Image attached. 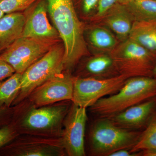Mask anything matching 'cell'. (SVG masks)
Returning <instances> with one entry per match:
<instances>
[{"label": "cell", "instance_id": "obj_1", "mask_svg": "<svg viewBox=\"0 0 156 156\" xmlns=\"http://www.w3.org/2000/svg\"><path fill=\"white\" fill-rule=\"evenodd\" d=\"M48 11L65 49L64 71L71 73L82 58L90 55L84 37L85 24L73 0H45Z\"/></svg>", "mask_w": 156, "mask_h": 156}, {"label": "cell", "instance_id": "obj_2", "mask_svg": "<svg viewBox=\"0 0 156 156\" xmlns=\"http://www.w3.org/2000/svg\"><path fill=\"white\" fill-rule=\"evenodd\" d=\"M72 104L66 100L36 107L26 98L15 105L12 121L19 134L61 137L63 122Z\"/></svg>", "mask_w": 156, "mask_h": 156}, {"label": "cell", "instance_id": "obj_3", "mask_svg": "<svg viewBox=\"0 0 156 156\" xmlns=\"http://www.w3.org/2000/svg\"><path fill=\"white\" fill-rule=\"evenodd\" d=\"M156 97V78H129L119 91L104 97L90 108L99 118H110L127 108Z\"/></svg>", "mask_w": 156, "mask_h": 156}, {"label": "cell", "instance_id": "obj_4", "mask_svg": "<svg viewBox=\"0 0 156 156\" xmlns=\"http://www.w3.org/2000/svg\"><path fill=\"white\" fill-rule=\"evenodd\" d=\"M140 133L119 127L108 118H99L89 133L90 150L93 155L100 156H109L121 149L131 150Z\"/></svg>", "mask_w": 156, "mask_h": 156}, {"label": "cell", "instance_id": "obj_5", "mask_svg": "<svg viewBox=\"0 0 156 156\" xmlns=\"http://www.w3.org/2000/svg\"><path fill=\"white\" fill-rule=\"evenodd\" d=\"M64 55V45L61 42L26 70L22 74L21 89L12 106L25 100L37 87L63 73Z\"/></svg>", "mask_w": 156, "mask_h": 156}, {"label": "cell", "instance_id": "obj_6", "mask_svg": "<svg viewBox=\"0 0 156 156\" xmlns=\"http://www.w3.org/2000/svg\"><path fill=\"white\" fill-rule=\"evenodd\" d=\"M109 53L119 74L153 77L156 56L133 40L120 42Z\"/></svg>", "mask_w": 156, "mask_h": 156}, {"label": "cell", "instance_id": "obj_7", "mask_svg": "<svg viewBox=\"0 0 156 156\" xmlns=\"http://www.w3.org/2000/svg\"><path fill=\"white\" fill-rule=\"evenodd\" d=\"M61 42L60 38L20 37L0 54V59L10 64L15 73L22 74L31 65Z\"/></svg>", "mask_w": 156, "mask_h": 156}, {"label": "cell", "instance_id": "obj_8", "mask_svg": "<svg viewBox=\"0 0 156 156\" xmlns=\"http://www.w3.org/2000/svg\"><path fill=\"white\" fill-rule=\"evenodd\" d=\"M123 75L97 79L73 76V103L81 107L90 108L106 95H112L122 87L128 79Z\"/></svg>", "mask_w": 156, "mask_h": 156}, {"label": "cell", "instance_id": "obj_9", "mask_svg": "<svg viewBox=\"0 0 156 156\" xmlns=\"http://www.w3.org/2000/svg\"><path fill=\"white\" fill-rule=\"evenodd\" d=\"M64 156L61 137L19 134L0 149V156Z\"/></svg>", "mask_w": 156, "mask_h": 156}, {"label": "cell", "instance_id": "obj_10", "mask_svg": "<svg viewBox=\"0 0 156 156\" xmlns=\"http://www.w3.org/2000/svg\"><path fill=\"white\" fill-rule=\"evenodd\" d=\"M87 108L72 104L63 123L62 140L66 156L86 155L85 134Z\"/></svg>", "mask_w": 156, "mask_h": 156}, {"label": "cell", "instance_id": "obj_11", "mask_svg": "<svg viewBox=\"0 0 156 156\" xmlns=\"http://www.w3.org/2000/svg\"><path fill=\"white\" fill-rule=\"evenodd\" d=\"M73 95V76L64 71L34 89L27 98L32 105L39 107L72 101Z\"/></svg>", "mask_w": 156, "mask_h": 156}, {"label": "cell", "instance_id": "obj_12", "mask_svg": "<svg viewBox=\"0 0 156 156\" xmlns=\"http://www.w3.org/2000/svg\"><path fill=\"white\" fill-rule=\"evenodd\" d=\"M156 112V97L109 118L115 125L132 131L145 128Z\"/></svg>", "mask_w": 156, "mask_h": 156}, {"label": "cell", "instance_id": "obj_13", "mask_svg": "<svg viewBox=\"0 0 156 156\" xmlns=\"http://www.w3.org/2000/svg\"><path fill=\"white\" fill-rule=\"evenodd\" d=\"M32 9L28 16H26L25 23L21 37L56 38H60L56 29L48 19V6L45 0H38L32 5Z\"/></svg>", "mask_w": 156, "mask_h": 156}, {"label": "cell", "instance_id": "obj_14", "mask_svg": "<svg viewBox=\"0 0 156 156\" xmlns=\"http://www.w3.org/2000/svg\"><path fill=\"white\" fill-rule=\"evenodd\" d=\"M78 64L76 74L73 76L78 77L104 79L120 75L110 53H93Z\"/></svg>", "mask_w": 156, "mask_h": 156}, {"label": "cell", "instance_id": "obj_15", "mask_svg": "<svg viewBox=\"0 0 156 156\" xmlns=\"http://www.w3.org/2000/svg\"><path fill=\"white\" fill-rule=\"evenodd\" d=\"M134 22L133 17L125 5L118 3L99 19L92 23L105 26L111 31L121 42L129 38Z\"/></svg>", "mask_w": 156, "mask_h": 156}, {"label": "cell", "instance_id": "obj_16", "mask_svg": "<svg viewBox=\"0 0 156 156\" xmlns=\"http://www.w3.org/2000/svg\"><path fill=\"white\" fill-rule=\"evenodd\" d=\"M84 37L93 53L111 52L120 43L114 34L105 26L88 23L85 24Z\"/></svg>", "mask_w": 156, "mask_h": 156}, {"label": "cell", "instance_id": "obj_17", "mask_svg": "<svg viewBox=\"0 0 156 156\" xmlns=\"http://www.w3.org/2000/svg\"><path fill=\"white\" fill-rule=\"evenodd\" d=\"M25 19L20 12L5 14L0 18V53L21 37Z\"/></svg>", "mask_w": 156, "mask_h": 156}, {"label": "cell", "instance_id": "obj_18", "mask_svg": "<svg viewBox=\"0 0 156 156\" xmlns=\"http://www.w3.org/2000/svg\"><path fill=\"white\" fill-rule=\"evenodd\" d=\"M129 38L156 56V19L134 22Z\"/></svg>", "mask_w": 156, "mask_h": 156}, {"label": "cell", "instance_id": "obj_19", "mask_svg": "<svg viewBox=\"0 0 156 156\" xmlns=\"http://www.w3.org/2000/svg\"><path fill=\"white\" fill-rule=\"evenodd\" d=\"M124 5L133 17L134 22L156 19V1L128 0Z\"/></svg>", "mask_w": 156, "mask_h": 156}, {"label": "cell", "instance_id": "obj_20", "mask_svg": "<svg viewBox=\"0 0 156 156\" xmlns=\"http://www.w3.org/2000/svg\"><path fill=\"white\" fill-rule=\"evenodd\" d=\"M21 77L22 74L15 73L0 82V107L12 106L21 89Z\"/></svg>", "mask_w": 156, "mask_h": 156}, {"label": "cell", "instance_id": "obj_21", "mask_svg": "<svg viewBox=\"0 0 156 156\" xmlns=\"http://www.w3.org/2000/svg\"><path fill=\"white\" fill-rule=\"evenodd\" d=\"M130 151L133 153L156 151V112Z\"/></svg>", "mask_w": 156, "mask_h": 156}, {"label": "cell", "instance_id": "obj_22", "mask_svg": "<svg viewBox=\"0 0 156 156\" xmlns=\"http://www.w3.org/2000/svg\"><path fill=\"white\" fill-rule=\"evenodd\" d=\"M99 0H73L77 13L80 19L89 22L95 14Z\"/></svg>", "mask_w": 156, "mask_h": 156}, {"label": "cell", "instance_id": "obj_23", "mask_svg": "<svg viewBox=\"0 0 156 156\" xmlns=\"http://www.w3.org/2000/svg\"><path fill=\"white\" fill-rule=\"evenodd\" d=\"M38 0H3L0 9L5 14L20 12L27 9Z\"/></svg>", "mask_w": 156, "mask_h": 156}, {"label": "cell", "instance_id": "obj_24", "mask_svg": "<svg viewBox=\"0 0 156 156\" xmlns=\"http://www.w3.org/2000/svg\"><path fill=\"white\" fill-rule=\"evenodd\" d=\"M19 135L16 126L12 121L9 125L0 128V149Z\"/></svg>", "mask_w": 156, "mask_h": 156}, {"label": "cell", "instance_id": "obj_25", "mask_svg": "<svg viewBox=\"0 0 156 156\" xmlns=\"http://www.w3.org/2000/svg\"><path fill=\"white\" fill-rule=\"evenodd\" d=\"M128 0H99L95 14L88 22H94L102 17L112 7L118 3L125 4Z\"/></svg>", "mask_w": 156, "mask_h": 156}, {"label": "cell", "instance_id": "obj_26", "mask_svg": "<svg viewBox=\"0 0 156 156\" xmlns=\"http://www.w3.org/2000/svg\"><path fill=\"white\" fill-rule=\"evenodd\" d=\"M16 109V105L10 107H0V128L11 122Z\"/></svg>", "mask_w": 156, "mask_h": 156}, {"label": "cell", "instance_id": "obj_27", "mask_svg": "<svg viewBox=\"0 0 156 156\" xmlns=\"http://www.w3.org/2000/svg\"><path fill=\"white\" fill-rule=\"evenodd\" d=\"M15 73V70L10 64L0 59V82L9 78Z\"/></svg>", "mask_w": 156, "mask_h": 156}, {"label": "cell", "instance_id": "obj_28", "mask_svg": "<svg viewBox=\"0 0 156 156\" xmlns=\"http://www.w3.org/2000/svg\"><path fill=\"white\" fill-rule=\"evenodd\" d=\"M140 152L133 153L128 149H121L111 154L109 156H140Z\"/></svg>", "mask_w": 156, "mask_h": 156}, {"label": "cell", "instance_id": "obj_29", "mask_svg": "<svg viewBox=\"0 0 156 156\" xmlns=\"http://www.w3.org/2000/svg\"><path fill=\"white\" fill-rule=\"evenodd\" d=\"M141 156H156V151H144L140 152Z\"/></svg>", "mask_w": 156, "mask_h": 156}, {"label": "cell", "instance_id": "obj_30", "mask_svg": "<svg viewBox=\"0 0 156 156\" xmlns=\"http://www.w3.org/2000/svg\"><path fill=\"white\" fill-rule=\"evenodd\" d=\"M153 77L156 78V64L154 69Z\"/></svg>", "mask_w": 156, "mask_h": 156}, {"label": "cell", "instance_id": "obj_31", "mask_svg": "<svg viewBox=\"0 0 156 156\" xmlns=\"http://www.w3.org/2000/svg\"><path fill=\"white\" fill-rule=\"evenodd\" d=\"M5 14V13L0 9V18H2Z\"/></svg>", "mask_w": 156, "mask_h": 156}, {"label": "cell", "instance_id": "obj_32", "mask_svg": "<svg viewBox=\"0 0 156 156\" xmlns=\"http://www.w3.org/2000/svg\"><path fill=\"white\" fill-rule=\"evenodd\" d=\"M3 0H0V2H2V1Z\"/></svg>", "mask_w": 156, "mask_h": 156}, {"label": "cell", "instance_id": "obj_33", "mask_svg": "<svg viewBox=\"0 0 156 156\" xmlns=\"http://www.w3.org/2000/svg\"><path fill=\"white\" fill-rule=\"evenodd\" d=\"M154 1H156V0H154Z\"/></svg>", "mask_w": 156, "mask_h": 156}]
</instances>
